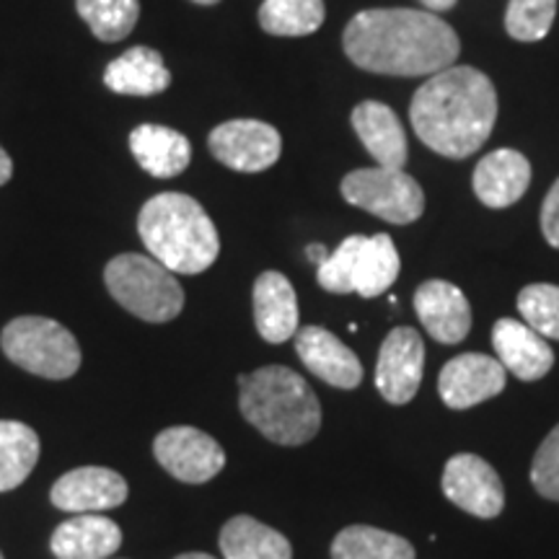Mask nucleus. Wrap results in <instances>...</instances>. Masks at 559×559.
Here are the masks:
<instances>
[{
    "label": "nucleus",
    "instance_id": "1",
    "mask_svg": "<svg viewBox=\"0 0 559 559\" xmlns=\"http://www.w3.org/2000/svg\"><path fill=\"white\" fill-rule=\"evenodd\" d=\"M342 47L353 66L381 75H436L459 58L456 32L430 11L368 9L349 19Z\"/></svg>",
    "mask_w": 559,
    "mask_h": 559
},
{
    "label": "nucleus",
    "instance_id": "2",
    "mask_svg": "<svg viewBox=\"0 0 559 559\" xmlns=\"http://www.w3.org/2000/svg\"><path fill=\"white\" fill-rule=\"evenodd\" d=\"M409 120L417 138L445 158H469L498 122L492 81L472 66H451L415 91Z\"/></svg>",
    "mask_w": 559,
    "mask_h": 559
},
{
    "label": "nucleus",
    "instance_id": "3",
    "mask_svg": "<svg viewBox=\"0 0 559 559\" xmlns=\"http://www.w3.org/2000/svg\"><path fill=\"white\" fill-rule=\"evenodd\" d=\"M138 234L156 262L179 275H200L221 254V236L190 194L160 192L140 207Z\"/></svg>",
    "mask_w": 559,
    "mask_h": 559
},
{
    "label": "nucleus",
    "instance_id": "4",
    "mask_svg": "<svg viewBox=\"0 0 559 559\" xmlns=\"http://www.w3.org/2000/svg\"><path fill=\"white\" fill-rule=\"evenodd\" d=\"M239 407L249 425L280 445H304L321 428V404L304 376L264 366L239 376Z\"/></svg>",
    "mask_w": 559,
    "mask_h": 559
},
{
    "label": "nucleus",
    "instance_id": "5",
    "mask_svg": "<svg viewBox=\"0 0 559 559\" xmlns=\"http://www.w3.org/2000/svg\"><path fill=\"white\" fill-rule=\"evenodd\" d=\"M111 298L132 317L166 324L185 309V288L164 264L145 254H120L104 270Z\"/></svg>",
    "mask_w": 559,
    "mask_h": 559
},
{
    "label": "nucleus",
    "instance_id": "6",
    "mask_svg": "<svg viewBox=\"0 0 559 559\" xmlns=\"http://www.w3.org/2000/svg\"><path fill=\"white\" fill-rule=\"evenodd\" d=\"M400 251L389 234L347 236L330 260L319 264L317 280L330 293H358L362 298H376L386 293L400 277Z\"/></svg>",
    "mask_w": 559,
    "mask_h": 559
},
{
    "label": "nucleus",
    "instance_id": "7",
    "mask_svg": "<svg viewBox=\"0 0 559 559\" xmlns=\"http://www.w3.org/2000/svg\"><path fill=\"white\" fill-rule=\"evenodd\" d=\"M5 358L19 368L50 381H66L79 373L81 345L60 321L45 317H19L0 334Z\"/></svg>",
    "mask_w": 559,
    "mask_h": 559
},
{
    "label": "nucleus",
    "instance_id": "8",
    "mask_svg": "<svg viewBox=\"0 0 559 559\" xmlns=\"http://www.w3.org/2000/svg\"><path fill=\"white\" fill-rule=\"evenodd\" d=\"M342 198L376 218L409 226L425 213V192L404 169H358L342 179Z\"/></svg>",
    "mask_w": 559,
    "mask_h": 559
},
{
    "label": "nucleus",
    "instance_id": "9",
    "mask_svg": "<svg viewBox=\"0 0 559 559\" xmlns=\"http://www.w3.org/2000/svg\"><path fill=\"white\" fill-rule=\"evenodd\" d=\"M207 148L215 160L228 169L257 174L277 164L283 153V138L267 122L228 120L210 132Z\"/></svg>",
    "mask_w": 559,
    "mask_h": 559
},
{
    "label": "nucleus",
    "instance_id": "10",
    "mask_svg": "<svg viewBox=\"0 0 559 559\" xmlns=\"http://www.w3.org/2000/svg\"><path fill=\"white\" fill-rule=\"evenodd\" d=\"M153 453L171 477L187 485L210 481L226 466V451L221 449L218 440L187 425L160 430L153 440Z\"/></svg>",
    "mask_w": 559,
    "mask_h": 559
},
{
    "label": "nucleus",
    "instance_id": "11",
    "mask_svg": "<svg viewBox=\"0 0 559 559\" xmlns=\"http://www.w3.org/2000/svg\"><path fill=\"white\" fill-rule=\"evenodd\" d=\"M443 495L477 519H498L506 508V489L498 472L474 453H456L443 469Z\"/></svg>",
    "mask_w": 559,
    "mask_h": 559
},
{
    "label": "nucleus",
    "instance_id": "12",
    "mask_svg": "<svg viewBox=\"0 0 559 559\" xmlns=\"http://www.w3.org/2000/svg\"><path fill=\"white\" fill-rule=\"evenodd\" d=\"M425 345L412 326H396L383 340L376 362V389L389 404H407L415 400L423 383Z\"/></svg>",
    "mask_w": 559,
    "mask_h": 559
},
{
    "label": "nucleus",
    "instance_id": "13",
    "mask_svg": "<svg viewBox=\"0 0 559 559\" xmlns=\"http://www.w3.org/2000/svg\"><path fill=\"white\" fill-rule=\"evenodd\" d=\"M508 370L498 358L481 353H464L440 370L438 394L451 409H469L506 389Z\"/></svg>",
    "mask_w": 559,
    "mask_h": 559
},
{
    "label": "nucleus",
    "instance_id": "14",
    "mask_svg": "<svg viewBox=\"0 0 559 559\" xmlns=\"http://www.w3.org/2000/svg\"><path fill=\"white\" fill-rule=\"evenodd\" d=\"M50 500L66 513H104L128 500V481L107 466H81L55 481Z\"/></svg>",
    "mask_w": 559,
    "mask_h": 559
},
{
    "label": "nucleus",
    "instance_id": "15",
    "mask_svg": "<svg viewBox=\"0 0 559 559\" xmlns=\"http://www.w3.org/2000/svg\"><path fill=\"white\" fill-rule=\"evenodd\" d=\"M415 311L436 342L459 345L472 330V306L461 288L445 280H428L415 290Z\"/></svg>",
    "mask_w": 559,
    "mask_h": 559
},
{
    "label": "nucleus",
    "instance_id": "16",
    "mask_svg": "<svg viewBox=\"0 0 559 559\" xmlns=\"http://www.w3.org/2000/svg\"><path fill=\"white\" fill-rule=\"evenodd\" d=\"M296 353L300 362L334 389H358L362 366L358 355L324 326H304L296 332Z\"/></svg>",
    "mask_w": 559,
    "mask_h": 559
},
{
    "label": "nucleus",
    "instance_id": "17",
    "mask_svg": "<svg viewBox=\"0 0 559 559\" xmlns=\"http://www.w3.org/2000/svg\"><path fill=\"white\" fill-rule=\"evenodd\" d=\"M492 347L502 368L521 381H539L555 366L547 340L519 319H500L492 326Z\"/></svg>",
    "mask_w": 559,
    "mask_h": 559
},
{
    "label": "nucleus",
    "instance_id": "18",
    "mask_svg": "<svg viewBox=\"0 0 559 559\" xmlns=\"http://www.w3.org/2000/svg\"><path fill=\"white\" fill-rule=\"evenodd\" d=\"M531 185V164L523 153L498 148L487 153L474 169V194L481 205L502 210L515 205Z\"/></svg>",
    "mask_w": 559,
    "mask_h": 559
},
{
    "label": "nucleus",
    "instance_id": "19",
    "mask_svg": "<svg viewBox=\"0 0 559 559\" xmlns=\"http://www.w3.org/2000/svg\"><path fill=\"white\" fill-rule=\"evenodd\" d=\"M360 143L383 169H404L407 164V132L396 111L381 102H362L349 115Z\"/></svg>",
    "mask_w": 559,
    "mask_h": 559
},
{
    "label": "nucleus",
    "instance_id": "20",
    "mask_svg": "<svg viewBox=\"0 0 559 559\" xmlns=\"http://www.w3.org/2000/svg\"><path fill=\"white\" fill-rule=\"evenodd\" d=\"M254 324L262 340L280 345L298 332L296 288L283 272L267 270L254 283Z\"/></svg>",
    "mask_w": 559,
    "mask_h": 559
},
{
    "label": "nucleus",
    "instance_id": "21",
    "mask_svg": "<svg viewBox=\"0 0 559 559\" xmlns=\"http://www.w3.org/2000/svg\"><path fill=\"white\" fill-rule=\"evenodd\" d=\"M130 151L140 169L156 179H174L187 171L192 160V143L179 130L166 124H140L130 132Z\"/></svg>",
    "mask_w": 559,
    "mask_h": 559
},
{
    "label": "nucleus",
    "instance_id": "22",
    "mask_svg": "<svg viewBox=\"0 0 559 559\" xmlns=\"http://www.w3.org/2000/svg\"><path fill=\"white\" fill-rule=\"evenodd\" d=\"M122 531L99 513H81L55 528L50 549L58 559H107L120 549Z\"/></svg>",
    "mask_w": 559,
    "mask_h": 559
},
{
    "label": "nucleus",
    "instance_id": "23",
    "mask_svg": "<svg viewBox=\"0 0 559 559\" xmlns=\"http://www.w3.org/2000/svg\"><path fill=\"white\" fill-rule=\"evenodd\" d=\"M104 86L122 96H156L171 86V73L156 50L138 45L109 62Z\"/></svg>",
    "mask_w": 559,
    "mask_h": 559
},
{
    "label": "nucleus",
    "instance_id": "24",
    "mask_svg": "<svg viewBox=\"0 0 559 559\" xmlns=\"http://www.w3.org/2000/svg\"><path fill=\"white\" fill-rule=\"evenodd\" d=\"M221 551L226 559H293L290 542L251 515H236L221 528Z\"/></svg>",
    "mask_w": 559,
    "mask_h": 559
},
{
    "label": "nucleus",
    "instance_id": "25",
    "mask_svg": "<svg viewBox=\"0 0 559 559\" xmlns=\"http://www.w3.org/2000/svg\"><path fill=\"white\" fill-rule=\"evenodd\" d=\"M39 436L16 419H0V492L24 485L39 461Z\"/></svg>",
    "mask_w": 559,
    "mask_h": 559
},
{
    "label": "nucleus",
    "instance_id": "26",
    "mask_svg": "<svg viewBox=\"0 0 559 559\" xmlns=\"http://www.w3.org/2000/svg\"><path fill=\"white\" fill-rule=\"evenodd\" d=\"M332 559H415V547L389 531L347 526L334 536Z\"/></svg>",
    "mask_w": 559,
    "mask_h": 559
},
{
    "label": "nucleus",
    "instance_id": "27",
    "mask_svg": "<svg viewBox=\"0 0 559 559\" xmlns=\"http://www.w3.org/2000/svg\"><path fill=\"white\" fill-rule=\"evenodd\" d=\"M324 0H264L260 26L272 37H306L324 24Z\"/></svg>",
    "mask_w": 559,
    "mask_h": 559
},
{
    "label": "nucleus",
    "instance_id": "28",
    "mask_svg": "<svg viewBox=\"0 0 559 559\" xmlns=\"http://www.w3.org/2000/svg\"><path fill=\"white\" fill-rule=\"evenodd\" d=\"M75 11L102 41L130 37L140 19V0H75Z\"/></svg>",
    "mask_w": 559,
    "mask_h": 559
},
{
    "label": "nucleus",
    "instance_id": "29",
    "mask_svg": "<svg viewBox=\"0 0 559 559\" xmlns=\"http://www.w3.org/2000/svg\"><path fill=\"white\" fill-rule=\"evenodd\" d=\"M519 311L542 337L559 340V285L534 283L519 293Z\"/></svg>",
    "mask_w": 559,
    "mask_h": 559
},
{
    "label": "nucleus",
    "instance_id": "30",
    "mask_svg": "<svg viewBox=\"0 0 559 559\" xmlns=\"http://www.w3.org/2000/svg\"><path fill=\"white\" fill-rule=\"evenodd\" d=\"M557 16V0H510L506 29L519 41H539L549 34Z\"/></svg>",
    "mask_w": 559,
    "mask_h": 559
},
{
    "label": "nucleus",
    "instance_id": "31",
    "mask_svg": "<svg viewBox=\"0 0 559 559\" xmlns=\"http://www.w3.org/2000/svg\"><path fill=\"white\" fill-rule=\"evenodd\" d=\"M531 481L542 498L559 502V425L536 451L534 464H531Z\"/></svg>",
    "mask_w": 559,
    "mask_h": 559
},
{
    "label": "nucleus",
    "instance_id": "32",
    "mask_svg": "<svg viewBox=\"0 0 559 559\" xmlns=\"http://www.w3.org/2000/svg\"><path fill=\"white\" fill-rule=\"evenodd\" d=\"M542 230L544 239L549 241V247L559 249V179L551 185L542 205Z\"/></svg>",
    "mask_w": 559,
    "mask_h": 559
},
{
    "label": "nucleus",
    "instance_id": "33",
    "mask_svg": "<svg viewBox=\"0 0 559 559\" xmlns=\"http://www.w3.org/2000/svg\"><path fill=\"white\" fill-rule=\"evenodd\" d=\"M11 177H13V160L9 153L3 151V145H0V187H3Z\"/></svg>",
    "mask_w": 559,
    "mask_h": 559
},
{
    "label": "nucleus",
    "instance_id": "34",
    "mask_svg": "<svg viewBox=\"0 0 559 559\" xmlns=\"http://www.w3.org/2000/svg\"><path fill=\"white\" fill-rule=\"evenodd\" d=\"M419 3H423L430 13H445L451 11L459 0H419Z\"/></svg>",
    "mask_w": 559,
    "mask_h": 559
},
{
    "label": "nucleus",
    "instance_id": "35",
    "mask_svg": "<svg viewBox=\"0 0 559 559\" xmlns=\"http://www.w3.org/2000/svg\"><path fill=\"white\" fill-rule=\"evenodd\" d=\"M306 254H309V260H313L317 264H324L330 260V251H326V247H321V243H311V247L306 249Z\"/></svg>",
    "mask_w": 559,
    "mask_h": 559
},
{
    "label": "nucleus",
    "instance_id": "36",
    "mask_svg": "<svg viewBox=\"0 0 559 559\" xmlns=\"http://www.w3.org/2000/svg\"><path fill=\"white\" fill-rule=\"evenodd\" d=\"M177 559H215V557H210V555H200V551H190V555H179Z\"/></svg>",
    "mask_w": 559,
    "mask_h": 559
},
{
    "label": "nucleus",
    "instance_id": "37",
    "mask_svg": "<svg viewBox=\"0 0 559 559\" xmlns=\"http://www.w3.org/2000/svg\"><path fill=\"white\" fill-rule=\"evenodd\" d=\"M192 3H198V5H215V3H221V0H192Z\"/></svg>",
    "mask_w": 559,
    "mask_h": 559
},
{
    "label": "nucleus",
    "instance_id": "38",
    "mask_svg": "<svg viewBox=\"0 0 559 559\" xmlns=\"http://www.w3.org/2000/svg\"><path fill=\"white\" fill-rule=\"evenodd\" d=\"M0 559H3V555H0Z\"/></svg>",
    "mask_w": 559,
    "mask_h": 559
}]
</instances>
